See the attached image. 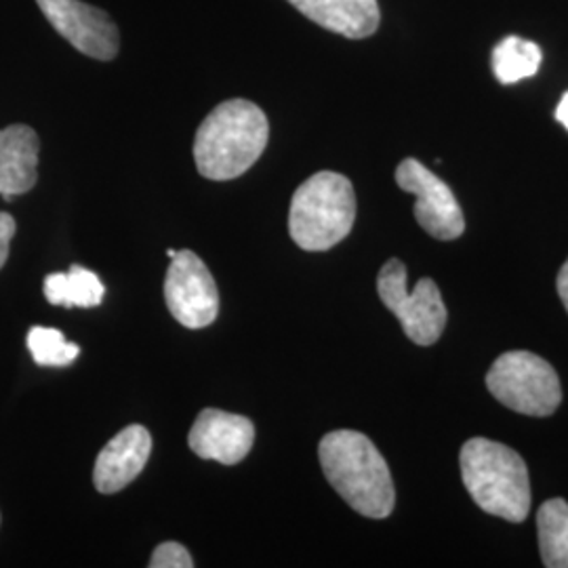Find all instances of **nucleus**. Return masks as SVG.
<instances>
[{"mask_svg": "<svg viewBox=\"0 0 568 568\" xmlns=\"http://www.w3.org/2000/svg\"><path fill=\"white\" fill-rule=\"evenodd\" d=\"M328 485L345 504L373 520L387 518L396 504V488L384 455L354 429L326 434L318 447Z\"/></svg>", "mask_w": 568, "mask_h": 568, "instance_id": "obj_1", "label": "nucleus"}, {"mask_svg": "<svg viewBox=\"0 0 568 568\" xmlns=\"http://www.w3.org/2000/svg\"><path fill=\"white\" fill-rule=\"evenodd\" d=\"M377 293L387 310L400 321L406 337L417 345H434L447 328V305L432 278H422L413 291L406 288V267L389 260L377 276Z\"/></svg>", "mask_w": 568, "mask_h": 568, "instance_id": "obj_6", "label": "nucleus"}, {"mask_svg": "<svg viewBox=\"0 0 568 568\" xmlns=\"http://www.w3.org/2000/svg\"><path fill=\"white\" fill-rule=\"evenodd\" d=\"M152 568H192L194 560L190 556V551L183 548L182 544L175 541H166L161 544L159 548L154 549L152 560H150Z\"/></svg>", "mask_w": 568, "mask_h": 568, "instance_id": "obj_18", "label": "nucleus"}, {"mask_svg": "<svg viewBox=\"0 0 568 568\" xmlns=\"http://www.w3.org/2000/svg\"><path fill=\"white\" fill-rule=\"evenodd\" d=\"M152 436L143 426H126L98 455L93 467V485L103 493H119L131 485L150 459Z\"/></svg>", "mask_w": 568, "mask_h": 568, "instance_id": "obj_11", "label": "nucleus"}, {"mask_svg": "<svg viewBox=\"0 0 568 568\" xmlns=\"http://www.w3.org/2000/svg\"><path fill=\"white\" fill-rule=\"evenodd\" d=\"M396 183L417 199L415 220L429 236L438 241H455L464 234L466 217L462 206L447 183L432 173L426 164L417 159H405L396 169Z\"/></svg>", "mask_w": 568, "mask_h": 568, "instance_id": "obj_8", "label": "nucleus"}, {"mask_svg": "<svg viewBox=\"0 0 568 568\" xmlns=\"http://www.w3.org/2000/svg\"><path fill=\"white\" fill-rule=\"evenodd\" d=\"M164 302L185 328L213 325L220 314V291L213 274L194 251H178L164 278Z\"/></svg>", "mask_w": 568, "mask_h": 568, "instance_id": "obj_7", "label": "nucleus"}, {"mask_svg": "<svg viewBox=\"0 0 568 568\" xmlns=\"http://www.w3.org/2000/svg\"><path fill=\"white\" fill-rule=\"evenodd\" d=\"M105 288L95 272L72 265L68 272H53L44 278V297L63 307H95L103 302Z\"/></svg>", "mask_w": 568, "mask_h": 568, "instance_id": "obj_14", "label": "nucleus"}, {"mask_svg": "<svg viewBox=\"0 0 568 568\" xmlns=\"http://www.w3.org/2000/svg\"><path fill=\"white\" fill-rule=\"evenodd\" d=\"M307 20L345 39H368L377 32L382 11L377 0H288Z\"/></svg>", "mask_w": 568, "mask_h": 568, "instance_id": "obj_13", "label": "nucleus"}, {"mask_svg": "<svg viewBox=\"0 0 568 568\" xmlns=\"http://www.w3.org/2000/svg\"><path fill=\"white\" fill-rule=\"evenodd\" d=\"M267 138L270 124L260 105L248 100H227L199 126L194 163L206 180H236L260 161Z\"/></svg>", "mask_w": 568, "mask_h": 568, "instance_id": "obj_2", "label": "nucleus"}, {"mask_svg": "<svg viewBox=\"0 0 568 568\" xmlns=\"http://www.w3.org/2000/svg\"><path fill=\"white\" fill-rule=\"evenodd\" d=\"M544 53L537 42L508 37L493 49V72L501 84L525 81L539 72Z\"/></svg>", "mask_w": 568, "mask_h": 568, "instance_id": "obj_16", "label": "nucleus"}, {"mask_svg": "<svg viewBox=\"0 0 568 568\" xmlns=\"http://www.w3.org/2000/svg\"><path fill=\"white\" fill-rule=\"evenodd\" d=\"M462 478L476 506L508 523H525L530 511V480L525 459L488 438L467 440L462 455Z\"/></svg>", "mask_w": 568, "mask_h": 568, "instance_id": "obj_3", "label": "nucleus"}, {"mask_svg": "<svg viewBox=\"0 0 568 568\" xmlns=\"http://www.w3.org/2000/svg\"><path fill=\"white\" fill-rule=\"evenodd\" d=\"M556 288H558V295H560V300H562V304H565V310H567L568 314V260L565 262V265L560 267V272H558Z\"/></svg>", "mask_w": 568, "mask_h": 568, "instance_id": "obj_20", "label": "nucleus"}, {"mask_svg": "<svg viewBox=\"0 0 568 568\" xmlns=\"http://www.w3.org/2000/svg\"><path fill=\"white\" fill-rule=\"evenodd\" d=\"M556 121L560 122L568 131V91L562 95V100L556 108Z\"/></svg>", "mask_w": 568, "mask_h": 568, "instance_id": "obj_21", "label": "nucleus"}, {"mask_svg": "<svg viewBox=\"0 0 568 568\" xmlns=\"http://www.w3.org/2000/svg\"><path fill=\"white\" fill-rule=\"evenodd\" d=\"M26 344L39 366L72 365L81 354L79 345L70 344L61 331L49 326H32Z\"/></svg>", "mask_w": 568, "mask_h": 568, "instance_id": "obj_17", "label": "nucleus"}, {"mask_svg": "<svg viewBox=\"0 0 568 568\" xmlns=\"http://www.w3.org/2000/svg\"><path fill=\"white\" fill-rule=\"evenodd\" d=\"M356 220L354 185L333 171H321L305 180L293 194L288 232L304 251L321 253L342 243Z\"/></svg>", "mask_w": 568, "mask_h": 568, "instance_id": "obj_4", "label": "nucleus"}, {"mask_svg": "<svg viewBox=\"0 0 568 568\" xmlns=\"http://www.w3.org/2000/svg\"><path fill=\"white\" fill-rule=\"evenodd\" d=\"M16 236V220L9 213H0V270L7 264L9 260V248H11V241Z\"/></svg>", "mask_w": 568, "mask_h": 568, "instance_id": "obj_19", "label": "nucleus"}, {"mask_svg": "<svg viewBox=\"0 0 568 568\" xmlns=\"http://www.w3.org/2000/svg\"><path fill=\"white\" fill-rule=\"evenodd\" d=\"M55 32L82 55L110 61L119 55L121 32L112 18L82 0H37Z\"/></svg>", "mask_w": 568, "mask_h": 568, "instance_id": "obj_9", "label": "nucleus"}, {"mask_svg": "<svg viewBox=\"0 0 568 568\" xmlns=\"http://www.w3.org/2000/svg\"><path fill=\"white\" fill-rule=\"evenodd\" d=\"M487 387L501 405L530 417L554 415L562 403L554 366L525 349L501 354L488 368Z\"/></svg>", "mask_w": 568, "mask_h": 568, "instance_id": "obj_5", "label": "nucleus"}, {"mask_svg": "<svg viewBox=\"0 0 568 568\" xmlns=\"http://www.w3.org/2000/svg\"><path fill=\"white\" fill-rule=\"evenodd\" d=\"M539 551L548 568H568V504L549 499L537 511Z\"/></svg>", "mask_w": 568, "mask_h": 568, "instance_id": "obj_15", "label": "nucleus"}, {"mask_svg": "<svg viewBox=\"0 0 568 568\" xmlns=\"http://www.w3.org/2000/svg\"><path fill=\"white\" fill-rule=\"evenodd\" d=\"M41 140L28 124L0 129V196L13 201L39 182Z\"/></svg>", "mask_w": 568, "mask_h": 568, "instance_id": "obj_12", "label": "nucleus"}, {"mask_svg": "<svg viewBox=\"0 0 568 568\" xmlns=\"http://www.w3.org/2000/svg\"><path fill=\"white\" fill-rule=\"evenodd\" d=\"M255 443V426L248 417L225 413L220 408H204L190 429L187 445L211 462L236 466L251 453Z\"/></svg>", "mask_w": 568, "mask_h": 568, "instance_id": "obj_10", "label": "nucleus"}]
</instances>
